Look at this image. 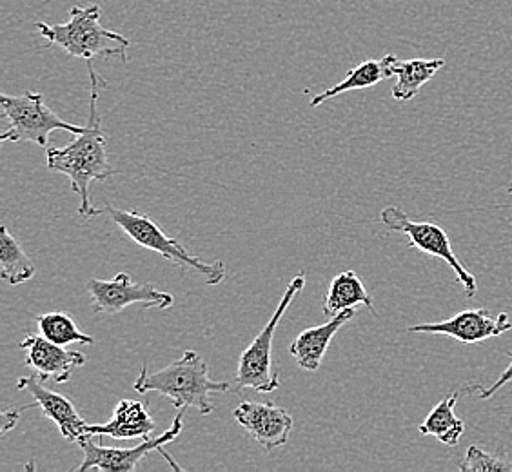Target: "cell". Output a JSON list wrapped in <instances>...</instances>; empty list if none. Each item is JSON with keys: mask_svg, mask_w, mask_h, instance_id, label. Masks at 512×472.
Wrapping results in <instances>:
<instances>
[{"mask_svg": "<svg viewBox=\"0 0 512 472\" xmlns=\"http://www.w3.org/2000/svg\"><path fill=\"white\" fill-rule=\"evenodd\" d=\"M19 349L26 351V364L39 374L44 382L66 384L77 367L86 364V356L79 351H68L64 345L53 344L42 335H26Z\"/></svg>", "mask_w": 512, "mask_h": 472, "instance_id": "obj_13", "label": "cell"}, {"mask_svg": "<svg viewBox=\"0 0 512 472\" xmlns=\"http://www.w3.org/2000/svg\"><path fill=\"white\" fill-rule=\"evenodd\" d=\"M109 218L126 233V235L144 249H149L153 253L164 256L169 262L186 269V271H195L206 280L209 286H218L226 280V264L222 260L207 264L202 258L188 253L184 246L166 235L157 222H153L148 215H142L138 211H124V209H115V207H106Z\"/></svg>", "mask_w": 512, "mask_h": 472, "instance_id": "obj_5", "label": "cell"}, {"mask_svg": "<svg viewBox=\"0 0 512 472\" xmlns=\"http://www.w3.org/2000/svg\"><path fill=\"white\" fill-rule=\"evenodd\" d=\"M31 407H37V404L33 405H22V407H11V409H6L2 416H0V434L4 436V434L11 431V429H15V425L20 422V416L22 413L26 411V409H31Z\"/></svg>", "mask_w": 512, "mask_h": 472, "instance_id": "obj_23", "label": "cell"}, {"mask_svg": "<svg viewBox=\"0 0 512 472\" xmlns=\"http://www.w3.org/2000/svg\"><path fill=\"white\" fill-rule=\"evenodd\" d=\"M380 222L387 229L407 236L409 244L416 247L418 251L445 260L453 269L458 282L462 284L465 295L469 298L476 296L478 282L473 273H469V269L458 260V256L454 255L451 238L445 233L444 227L433 224V222H414L405 215L404 209L398 206L384 207L380 213Z\"/></svg>", "mask_w": 512, "mask_h": 472, "instance_id": "obj_7", "label": "cell"}, {"mask_svg": "<svg viewBox=\"0 0 512 472\" xmlns=\"http://www.w3.org/2000/svg\"><path fill=\"white\" fill-rule=\"evenodd\" d=\"M0 102L2 115L10 122V128L0 135L2 142H30L46 148L53 131H68L73 135H80L88 128L69 124L59 115H55L48 108L42 93L26 91L20 97L0 95Z\"/></svg>", "mask_w": 512, "mask_h": 472, "instance_id": "obj_6", "label": "cell"}, {"mask_svg": "<svg viewBox=\"0 0 512 472\" xmlns=\"http://www.w3.org/2000/svg\"><path fill=\"white\" fill-rule=\"evenodd\" d=\"M35 322L39 325L40 335L48 338L53 344L59 345H93L95 338L84 335L79 329L77 322L62 311H53V313H44V315L35 316Z\"/></svg>", "mask_w": 512, "mask_h": 472, "instance_id": "obj_21", "label": "cell"}, {"mask_svg": "<svg viewBox=\"0 0 512 472\" xmlns=\"http://www.w3.org/2000/svg\"><path fill=\"white\" fill-rule=\"evenodd\" d=\"M89 296L95 313L119 315L126 307L144 304L148 309H169L175 304V298L155 287V284H135L128 273H119L111 280H88Z\"/></svg>", "mask_w": 512, "mask_h": 472, "instance_id": "obj_9", "label": "cell"}, {"mask_svg": "<svg viewBox=\"0 0 512 472\" xmlns=\"http://www.w3.org/2000/svg\"><path fill=\"white\" fill-rule=\"evenodd\" d=\"M355 313V307L345 309L340 315L329 318L327 324L309 327L296 336L295 342L289 347V353L295 358L296 364L300 365L304 371H311V373L318 371L336 333L349 320L355 318Z\"/></svg>", "mask_w": 512, "mask_h": 472, "instance_id": "obj_14", "label": "cell"}, {"mask_svg": "<svg viewBox=\"0 0 512 472\" xmlns=\"http://www.w3.org/2000/svg\"><path fill=\"white\" fill-rule=\"evenodd\" d=\"M233 418L266 451L284 447L289 442L295 423L293 416L286 409L262 402H242L233 411Z\"/></svg>", "mask_w": 512, "mask_h": 472, "instance_id": "obj_11", "label": "cell"}, {"mask_svg": "<svg viewBox=\"0 0 512 472\" xmlns=\"http://www.w3.org/2000/svg\"><path fill=\"white\" fill-rule=\"evenodd\" d=\"M40 37L55 44L77 59L93 60L95 57H120L128 62L126 50L129 39L115 31L106 30L100 22V6H75L69 10V20L64 24L35 22Z\"/></svg>", "mask_w": 512, "mask_h": 472, "instance_id": "obj_3", "label": "cell"}, {"mask_svg": "<svg viewBox=\"0 0 512 472\" xmlns=\"http://www.w3.org/2000/svg\"><path fill=\"white\" fill-rule=\"evenodd\" d=\"M393 57L394 55L389 53V55H385L380 60H365L362 64H358L336 86L327 89V91L320 93V95H315L311 102H309V106L311 108H318L327 100L335 99V97L342 95V93H347V91L373 88L376 84H380L382 80L391 79L393 77V73H391Z\"/></svg>", "mask_w": 512, "mask_h": 472, "instance_id": "obj_16", "label": "cell"}, {"mask_svg": "<svg viewBox=\"0 0 512 472\" xmlns=\"http://www.w3.org/2000/svg\"><path fill=\"white\" fill-rule=\"evenodd\" d=\"M0 278L11 286H20L35 276V266L8 227L0 229Z\"/></svg>", "mask_w": 512, "mask_h": 472, "instance_id": "obj_20", "label": "cell"}, {"mask_svg": "<svg viewBox=\"0 0 512 472\" xmlns=\"http://www.w3.org/2000/svg\"><path fill=\"white\" fill-rule=\"evenodd\" d=\"M512 380V353H511V364L507 365V369L503 371L502 376L494 382L493 385H489L487 389H482L478 396L482 398V400H489V398H493L494 394L498 393L500 389H502L503 385L509 384Z\"/></svg>", "mask_w": 512, "mask_h": 472, "instance_id": "obj_24", "label": "cell"}, {"mask_svg": "<svg viewBox=\"0 0 512 472\" xmlns=\"http://www.w3.org/2000/svg\"><path fill=\"white\" fill-rule=\"evenodd\" d=\"M133 389L140 394L158 393L171 400L177 409L193 407L198 413H213L211 396L235 389V382H215L209 378V365L195 351H186L182 358L168 367L149 373L142 364Z\"/></svg>", "mask_w": 512, "mask_h": 472, "instance_id": "obj_2", "label": "cell"}, {"mask_svg": "<svg viewBox=\"0 0 512 472\" xmlns=\"http://www.w3.org/2000/svg\"><path fill=\"white\" fill-rule=\"evenodd\" d=\"M507 191H509V193H511L512 195V186H509V189H507Z\"/></svg>", "mask_w": 512, "mask_h": 472, "instance_id": "obj_25", "label": "cell"}, {"mask_svg": "<svg viewBox=\"0 0 512 472\" xmlns=\"http://www.w3.org/2000/svg\"><path fill=\"white\" fill-rule=\"evenodd\" d=\"M19 391H28L33 396L37 407L42 409L46 418L59 427L60 434L68 442L79 443L82 438L88 436V423L80 416L77 407L64 394L55 393L46 387V382L39 374L24 376L17 382Z\"/></svg>", "mask_w": 512, "mask_h": 472, "instance_id": "obj_12", "label": "cell"}, {"mask_svg": "<svg viewBox=\"0 0 512 472\" xmlns=\"http://www.w3.org/2000/svg\"><path fill=\"white\" fill-rule=\"evenodd\" d=\"M444 59H411L400 60L393 57L391 73L396 77L393 88V97L400 102L413 100L420 89L424 88L434 75L444 68Z\"/></svg>", "mask_w": 512, "mask_h": 472, "instance_id": "obj_17", "label": "cell"}, {"mask_svg": "<svg viewBox=\"0 0 512 472\" xmlns=\"http://www.w3.org/2000/svg\"><path fill=\"white\" fill-rule=\"evenodd\" d=\"M356 305H365L371 313H375L373 296L369 295V291L365 289L360 276L356 275L355 271L347 269L331 280V286L325 296L324 315L327 318H333L345 309H351Z\"/></svg>", "mask_w": 512, "mask_h": 472, "instance_id": "obj_18", "label": "cell"}, {"mask_svg": "<svg viewBox=\"0 0 512 472\" xmlns=\"http://www.w3.org/2000/svg\"><path fill=\"white\" fill-rule=\"evenodd\" d=\"M511 327V318L507 313L493 315L489 309H467L444 322L409 325L407 331L409 333L451 336L462 344H480L483 340L507 333Z\"/></svg>", "mask_w": 512, "mask_h": 472, "instance_id": "obj_10", "label": "cell"}, {"mask_svg": "<svg viewBox=\"0 0 512 472\" xmlns=\"http://www.w3.org/2000/svg\"><path fill=\"white\" fill-rule=\"evenodd\" d=\"M157 423L151 416L148 402L120 400L113 418L102 425H88V436H109L113 440H135L151 438Z\"/></svg>", "mask_w": 512, "mask_h": 472, "instance_id": "obj_15", "label": "cell"}, {"mask_svg": "<svg viewBox=\"0 0 512 472\" xmlns=\"http://www.w3.org/2000/svg\"><path fill=\"white\" fill-rule=\"evenodd\" d=\"M89 84V118L88 128L84 133L69 142L64 148L48 149V168L55 173H62L69 178L71 189L75 195H79V213L82 217H97L104 213L102 209L91 204L89 198V186L91 182H106L108 178L119 175L117 169L109 166L108 151H106V135L100 126L99 102L100 89L108 84L100 79L97 71L93 69V60L88 62Z\"/></svg>", "mask_w": 512, "mask_h": 472, "instance_id": "obj_1", "label": "cell"}, {"mask_svg": "<svg viewBox=\"0 0 512 472\" xmlns=\"http://www.w3.org/2000/svg\"><path fill=\"white\" fill-rule=\"evenodd\" d=\"M456 402H458V394L453 393L436 405L429 416L425 418V422L418 427L420 434L434 436L449 447L458 445L460 438L465 433V423L454 414Z\"/></svg>", "mask_w": 512, "mask_h": 472, "instance_id": "obj_19", "label": "cell"}, {"mask_svg": "<svg viewBox=\"0 0 512 472\" xmlns=\"http://www.w3.org/2000/svg\"><path fill=\"white\" fill-rule=\"evenodd\" d=\"M304 287H306V273L300 271L287 284L286 291L276 305L275 313L269 318L266 327H262V331L256 335L255 340L249 344L244 353L240 354L237 378H235L237 391L238 389H253L256 393H273L280 387L278 369L273 364V342H275L276 327Z\"/></svg>", "mask_w": 512, "mask_h": 472, "instance_id": "obj_4", "label": "cell"}, {"mask_svg": "<svg viewBox=\"0 0 512 472\" xmlns=\"http://www.w3.org/2000/svg\"><path fill=\"white\" fill-rule=\"evenodd\" d=\"M184 414H186V407L178 409L175 420L171 423L166 433L160 434L157 438H146L142 440V443H138L137 447H129V449H113V447H100L97 443L93 442L91 436H86L80 440L79 445L84 453L82 463L77 467V471L86 472L91 469H97V471L104 472H133L137 471L138 463L142 462L149 453H162L164 460L173 467L180 471V465L177 462H173L169 458L168 453L162 451L164 445L175 442L182 429H184Z\"/></svg>", "mask_w": 512, "mask_h": 472, "instance_id": "obj_8", "label": "cell"}, {"mask_svg": "<svg viewBox=\"0 0 512 472\" xmlns=\"http://www.w3.org/2000/svg\"><path fill=\"white\" fill-rule=\"evenodd\" d=\"M458 469L463 472H509L512 471V463L505 462L503 458H498L494 454L485 453L476 445H471Z\"/></svg>", "mask_w": 512, "mask_h": 472, "instance_id": "obj_22", "label": "cell"}]
</instances>
